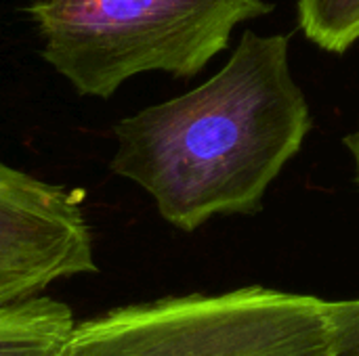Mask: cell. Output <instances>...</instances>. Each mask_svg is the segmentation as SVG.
I'll list each match as a JSON object with an SVG mask.
<instances>
[{"mask_svg": "<svg viewBox=\"0 0 359 356\" xmlns=\"http://www.w3.org/2000/svg\"><path fill=\"white\" fill-rule=\"evenodd\" d=\"M328 306L263 285L168 296L76 323L67 356H332Z\"/></svg>", "mask_w": 359, "mask_h": 356, "instance_id": "obj_3", "label": "cell"}, {"mask_svg": "<svg viewBox=\"0 0 359 356\" xmlns=\"http://www.w3.org/2000/svg\"><path fill=\"white\" fill-rule=\"evenodd\" d=\"M311 126L290 38L246 29L210 80L114 126L109 170L141 187L168 225L194 233L215 216L257 214Z\"/></svg>", "mask_w": 359, "mask_h": 356, "instance_id": "obj_1", "label": "cell"}, {"mask_svg": "<svg viewBox=\"0 0 359 356\" xmlns=\"http://www.w3.org/2000/svg\"><path fill=\"white\" fill-rule=\"evenodd\" d=\"M343 145L349 149V153H351V157H353V162H355V178H358L359 183V124L353 132H349V134L343 138Z\"/></svg>", "mask_w": 359, "mask_h": 356, "instance_id": "obj_8", "label": "cell"}, {"mask_svg": "<svg viewBox=\"0 0 359 356\" xmlns=\"http://www.w3.org/2000/svg\"><path fill=\"white\" fill-rule=\"evenodd\" d=\"M299 25L326 52L343 55L359 40V0H297Z\"/></svg>", "mask_w": 359, "mask_h": 356, "instance_id": "obj_6", "label": "cell"}, {"mask_svg": "<svg viewBox=\"0 0 359 356\" xmlns=\"http://www.w3.org/2000/svg\"><path fill=\"white\" fill-rule=\"evenodd\" d=\"M84 191L46 183L0 159V308L97 273Z\"/></svg>", "mask_w": 359, "mask_h": 356, "instance_id": "obj_4", "label": "cell"}, {"mask_svg": "<svg viewBox=\"0 0 359 356\" xmlns=\"http://www.w3.org/2000/svg\"><path fill=\"white\" fill-rule=\"evenodd\" d=\"M332 356H359V298L330 302Z\"/></svg>", "mask_w": 359, "mask_h": 356, "instance_id": "obj_7", "label": "cell"}, {"mask_svg": "<svg viewBox=\"0 0 359 356\" xmlns=\"http://www.w3.org/2000/svg\"><path fill=\"white\" fill-rule=\"evenodd\" d=\"M72 308L44 294L0 308V356H67Z\"/></svg>", "mask_w": 359, "mask_h": 356, "instance_id": "obj_5", "label": "cell"}, {"mask_svg": "<svg viewBox=\"0 0 359 356\" xmlns=\"http://www.w3.org/2000/svg\"><path fill=\"white\" fill-rule=\"evenodd\" d=\"M269 0H34L42 59L80 97L109 99L139 73L198 76Z\"/></svg>", "mask_w": 359, "mask_h": 356, "instance_id": "obj_2", "label": "cell"}]
</instances>
